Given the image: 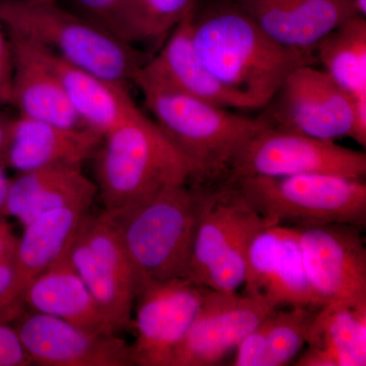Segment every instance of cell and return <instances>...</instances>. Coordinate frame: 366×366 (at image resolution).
I'll return each instance as SVG.
<instances>
[{
  "instance_id": "cell-26",
  "label": "cell",
  "mask_w": 366,
  "mask_h": 366,
  "mask_svg": "<svg viewBox=\"0 0 366 366\" xmlns=\"http://www.w3.org/2000/svg\"><path fill=\"white\" fill-rule=\"evenodd\" d=\"M196 0H119L106 28L132 46L164 42Z\"/></svg>"
},
{
  "instance_id": "cell-34",
  "label": "cell",
  "mask_w": 366,
  "mask_h": 366,
  "mask_svg": "<svg viewBox=\"0 0 366 366\" xmlns=\"http://www.w3.org/2000/svg\"><path fill=\"white\" fill-rule=\"evenodd\" d=\"M11 124L13 118H7L0 114V162L2 163H4V157L11 139Z\"/></svg>"
},
{
  "instance_id": "cell-9",
  "label": "cell",
  "mask_w": 366,
  "mask_h": 366,
  "mask_svg": "<svg viewBox=\"0 0 366 366\" xmlns=\"http://www.w3.org/2000/svg\"><path fill=\"white\" fill-rule=\"evenodd\" d=\"M67 252L114 331L131 327L137 274L119 236L103 212L84 217Z\"/></svg>"
},
{
  "instance_id": "cell-33",
  "label": "cell",
  "mask_w": 366,
  "mask_h": 366,
  "mask_svg": "<svg viewBox=\"0 0 366 366\" xmlns=\"http://www.w3.org/2000/svg\"><path fill=\"white\" fill-rule=\"evenodd\" d=\"M11 179L7 177L6 164L0 162V219L7 218L6 203Z\"/></svg>"
},
{
  "instance_id": "cell-30",
  "label": "cell",
  "mask_w": 366,
  "mask_h": 366,
  "mask_svg": "<svg viewBox=\"0 0 366 366\" xmlns=\"http://www.w3.org/2000/svg\"><path fill=\"white\" fill-rule=\"evenodd\" d=\"M118 1L119 0H76L81 14L105 28Z\"/></svg>"
},
{
  "instance_id": "cell-16",
  "label": "cell",
  "mask_w": 366,
  "mask_h": 366,
  "mask_svg": "<svg viewBox=\"0 0 366 366\" xmlns=\"http://www.w3.org/2000/svg\"><path fill=\"white\" fill-rule=\"evenodd\" d=\"M194 11L173 29L160 50L141 66L132 83L139 89H159L202 99L224 108L249 109L204 66L192 40Z\"/></svg>"
},
{
  "instance_id": "cell-23",
  "label": "cell",
  "mask_w": 366,
  "mask_h": 366,
  "mask_svg": "<svg viewBox=\"0 0 366 366\" xmlns=\"http://www.w3.org/2000/svg\"><path fill=\"white\" fill-rule=\"evenodd\" d=\"M42 48L56 72L72 109L86 129L104 137L141 114L127 86L108 81L67 64Z\"/></svg>"
},
{
  "instance_id": "cell-21",
  "label": "cell",
  "mask_w": 366,
  "mask_h": 366,
  "mask_svg": "<svg viewBox=\"0 0 366 366\" xmlns=\"http://www.w3.org/2000/svg\"><path fill=\"white\" fill-rule=\"evenodd\" d=\"M97 194V185L84 174L81 165L46 166L18 173L11 179L6 217H14L24 227L53 209L92 206Z\"/></svg>"
},
{
  "instance_id": "cell-7",
  "label": "cell",
  "mask_w": 366,
  "mask_h": 366,
  "mask_svg": "<svg viewBox=\"0 0 366 366\" xmlns=\"http://www.w3.org/2000/svg\"><path fill=\"white\" fill-rule=\"evenodd\" d=\"M228 184L237 187L262 216L282 225L365 226L366 184L363 179L315 173L245 177Z\"/></svg>"
},
{
  "instance_id": "cell-19",
  "label": "cell",
  "mask_w": 366,
  "mask_h": 366,
  "mask_svg": "<svg viewBox=\"0 0 366 366\" xmlns=\"http://www.w3.org/2000/svg\"><path fill=\"white\" fill-rule=\"evenodd\" d=\"M9 34L13 50L11 104L21 117L66 127H84L40 46Z\"/></svg>"
},
{
  "instance_id": "cell-10",
  "label": "cell",
  "mask_w": 366,
  "mask_h": 366,
  "mask_svg": "<svg viewBox=\"0 0 366 366\" xmlns=\"http://www.w3.org/2000/svg\"><path fill=\"white\" fill-rule=\"evenodd\" d=\"M208 289L187 278L137 283L134 298V365L171 366Z\"/></svg>"
},
{
  "instance_id": "cell-29",
  "label": "cell",
  "mask_w": 366,
  "mask_h": 366,
  "mask_svg": "<svg viewBox=\"0 0 366 366\" xmlns=\"http://www.w3.org/2000/svg\"><path fill=\"white\" fill-rule=\"evenodd\" d=\"M13 50L6 28L0 21V105L11 104Z\"/></svg>"
},
{
  "instance_id": "cell-5",
  "label": "cell",
  "mask_w": 366,
  "mask_h": 366,
  "mask_svg": "<svg viewBox=\"0 0 366 366\" xmlns=\"http://www.w3.org/2000/svg\"><path fill=\"white\" fill-rule=\"evenodd\" d=\"M139 90L153 122L194 168V179L227 177L244 144L269 125L264 118L234 114L227 108L177 92Z\"/></svg>"
},
{
  "instance_id": "cell-22",
  "label": "cell",
  "mask_w": 366,
  "mask_h": 366,
  "mask_svg": "<svg viewBox=\"0 0 366 366\" xmlns=\"http://www.w3.org/2000/svg\"><path fill=\"white\" fill-rule=\"evenodd\" d=\"M67 250L30 282L21 301L29 310L59 317L86 331L117 333L72 266Z\"/></svg>"
},
{
  "instance_id": "cell-13",
  "label": "cell",
  "mask_w": 366,
  "mask_h": 366,
  "mask_svg": "<svg viewBox=\"0 0 366 366\" xmlns=\"http://www.w3.org/2000/svg\"><path fill=\"white\" fill-rule=\"evenodd\" d=\"M242 287L273 308L317 310L326 305L308 280L300 230L293 226L274 224L257 233L247 254Z\"/></svg>"
},
{
  "instance_id": "cell-6",
  "label": "cell",
  "mask_w": 366,
  "mask_h": 366,
  "mask_svg": "<svg viewBox=\"0 0 366 366\" xmlns=\"http://www.w3.org/2000/svg\"><path fill=\"white\" fill-rule=\"evenodd\" d=\"M274 224L278 223L259 213L234 185L202 189L187 279L209 290H239L252 240Z\"/></svg>"
},
{
  "instance_id": "cell-28",
  "label": "cell",
  "mask_w": 366,
  "mask_h": 366,
  "mask_svg": "<svg viewBox=\"0 0 366 366\" xmlns=\"http://www.w3.org/2000/svg\"><path fill=\"white\" fill-rule=\"evenodd\" d=\"M32 365L14 325L0 320V366Z\"/></svg>"
},
{
  "instance_id": "cell-18",
  "label": "cell",
  "mask_w": 366,
  "mask_h": 366,
  "mask_svg": "<svg viewBox=\"0 0 366 366\" xmlns=\"http://www.w3.org/2000/svg\"><path fill=\"white\" fill-rule=\"evenodd\" d=\"M90 207L76 204L53 209L24 226L16 245L13 285L0 302V320L14 322L28 310L21 301L26 286L69 249Z\"/></svg>"
},
{
  "instance_id": "cell-12",
  "label": "cell",
  "mask_w": 366,
  "mask_h": 366,
  "mask_svg": "<svg viewBox=\"0 0 366 366\" xmlns=\"http://www.w3.org/2000/svg\"><path fill=\"white\" fill-rule=\"evenodd\" d=\"M308 280L325 302L366 307V249L347 224L297 227Z\"/></svg>"
},
{
  "instance_id": "cell-15",
  "label": "cell",
  "mask_w": 366,
  "mask_h": 366,
  "mask_svg": "<svg viewBox=\"0 0 366 366\" xmlns=\"http://www.w3.org/2000/svg\"><path fill=\"white\" fill-rule=\"evenodd\" d=\"M13 325L33 365H134L131 345L115 334L86 331L59 317L29 310Z\"/></svg>"
},
{
  "instance_id": "cell-4",
  "label": "cell",
  "mask_w": 366,
  "mask_h": 366,
  "mask_svg": "<svg viewBox=\"0 0 366 366\" xmlns=\"http://www.w3.org/2000/svg\"><path fill=\"white\" fill-rule=\"evenodd\" d=\"M202 187L173 185L143 204L103 211L136 272L137 283L187 278Z\"/></svg>"
},
{
  "instance_id": "cell-24",
  "label": "cell",
  "mask_w": 366,
  "mask_h": 366,
  "mask_svg": "<svg viewBox=\"0 0 366 366\" xmlns=\"http://www.w3.org/2000/svg\"><path fill=\"white\" fill-rule=\"evenodd\" d=\"M298 366H365L366 307L327 303L315 312Z\"/></svg>"
},
{
  "instance_id": "cell-8",
  "label": "cell",
  "mask_w": 366,
  "mask_h": 366,
  "mask_svg": "<svg viewBox=\"0 0 366 366\" xmlns=\"http://www.w3.org/2000/svg\"><path fill=\"white\" fill-rule=\"evenodd\" d=\"M332 174L363 179V152L267 125L244 144L231 164L225 183L245 177Z\"/></svg>"
},
{
  "instance_id": "cell-17",
  "label": "cell",
  "mask_w": 366,
  "mask_h": 366,
  "mask_svg": "<svg viewBox=\"0 0 366 366\" xmlns=\"http://www.w3.org/2000/svg\"><path fill=\"white\" fill-rule=\"evenodd\" d=\"M271 39L289 49L315 53L344 21L358 14L354 0H230ZM361 16V14H360Z\"/></svg>"
},
{
  "instance_id": "cell-14",
  "label": "cell",
  "mask_w": 366,
  "mask_h": 366,
  "mask_svg": "<svg viewBox=\"0 0 366 366\" xmlns=\"http://www.w3.org/2000/svg\"><path fill=\"white\" fill-rule=\"evenodd\" d=\"M274 310L244 292L208 289L171 366L216 365Z\"/></svg>"
},
{
  "instance_id": "cell-20",
  "label": "cell",
  "mask_w": 366,
  "mask_h": 366,
  "mask_svg": "<svg viewBox=\"0 0 366 366\" xmlns=\"http://www.w3.org/2000/svg\"><path fill=\"white\" fill-rule=\"evenodd\" d=\"M102 139L86 127H61L19 115L13 118L4 164L18 173L57 164L81 165L94 157Z\"/></svg>"
},
{
  "instance_id": "cell-32",
  "label": "cell",
  "mask_w": 366,
  "mask_h": 366,
  "mask_svg": "<svg viewBox=\"0 0 366 366\" xmlns=\"http://www.w3.org/2000/svg\"><path fill=\"white\" fill-rule=\"evenodd\" d=\"M18 242L6 218L0 219V261L16 252Z\"/></svg>"
},
{
  "instance_id": "cell-3",
  "label": "cell",
  "mask_w": 366,
  "mask_h": 366,
  "mask_svg": "<svg viewBox=\"0 0 366 366\" xmlns=\"http://www.w3.org/2000/svg\"><path fill=\"white\" fill-rule=\"evenodd\" d=\"M93 158L106 212L137 206L194 179L189 160L143 112L106 134Z\"/></svg>"
},
{
  "instance_id": "cell-25",
  "label": "cell",
  "mask_w": 366,
  "mask_h": 366,
  "mask_svg": "<svg viewBox=\"0 0 366 366\" xmlns=\"http://www.w3.org/2000/svg\"><path fill=\"white\" fill-rule=\"evenodd\" d=\"M317 310L302 307L276 308L240 342L235 349L232 365H288L305 345L308 330Z\"/></svg>"
},
{
  "instance_id": "cell-27",
  "label": "cell",
  "mask_w": 366,
  "mask_h": 366,
  "mask_svg": "<svg viewBox=\"0 0 366 366\" xmlns=\"http://www.w3.org/2000/svg\"><path fill=\"white\" fill-rule=\"evenodd\" d=\"M324 71L353 100L366 98V20L356 14L315 49Z\"/></svg>"
},
{
  "instance_id": "cell-2",
  "label": "cell",
  "mask_w": 366,
  "mask_h": 366,
  "mask_svg": "<svg viewBox=\"0 0 366 366\" xmlns=\"http://www.w3.org/2000/svg\"><path fill=\"white\" fill-rule=\"evenodd\" d=\"M6 32L30 41L71 66L127 86L146 59L100 24L59 6L55 0L0 1Z\"/></svg>"
},
{
  "instance_id": "cell-31",
  "label": "cell",
  "mask_w": 366,
  "mask_h": 366,
  "mask_svg": "<svg viewBox=\"0 0 366 366\" xmlns=\"http://www.w3.org/2000/svg\"><path fill=\"white\" fill-rule=\"evenodd\" d=\"M14 274H16V252L0 261V302L4 300L13 285Z\"/></svg>"
},
{
  "instance_id": "cell-36",
  "label": "cell",
  "mask_w": 366,
  "mask_h": 366,
  "mask_svg": "<svg viewBox=\"0 0 366 366\" xmlns=\"http://www.w3.org/2000/svg\"><path fill=\"white\" fill-rule=\"evenodd\" d=\"M0 1L14 2V1H26V0H0Z\"/></svg>"
},
{
  "instance_id": "cell-37",
  "label": "cell",
  "mask_w": 366,
  "mask_h": 366,
  "mask_svg": "<svg viewBox=\"0 0 366 366\" xmlns=\"http://www.w3.org/2000/svg\"><path fill=\"white\" fill-rule=\"evenodd\" d=\"M2 219V218H1Z\"/></svg>"
},
{
  "instance_id": "cell-1",
  "label": "cell",
  "mask_w": 366,
  "mask_h": 366,
  "mask_svg": "<svg viewBox=\"0 0 366 366\" xmlns=\"http://www.w3.org/2000/svg\"><path fill=\"white\" fill-rule=\"evenodd\" d=\"M192 35L204 66L249 109L266 107L291 72L315 60V53L274 42L230 1L194 14Z\"/></svg>"
},
{
  "instance_id": "cell-11",
  "label": "cell",
  "mask_w": 366,
  "mask_h": 366,
  "mask_svg": "<svg viewBox=\"0 0 366 366\" xmlns=\"http://www.w3.org/2000/svg\"><path fill=\"white\" fill-rule=\"evenodd\" d=\"M269 104L264 119L277 129L327 141L352 134L353 99L314 66L291 72Z\"/></svg>"
},
{
  "instance_id": "cell-35",
  "label": "cell",
  "mask_w": 366,
  "mask_h": 366,
  "mask_svg": "<svg viewBox=\"0 0 366 366\" xmlns=\"http://www.w3.org/2000/svg\"><path fill=\"white\" fill-rule=\"evenodd\" d=\"M355 6L357 7L358 14L362 16H366V0H354Z\"/></svg>"
}]
</instances>
